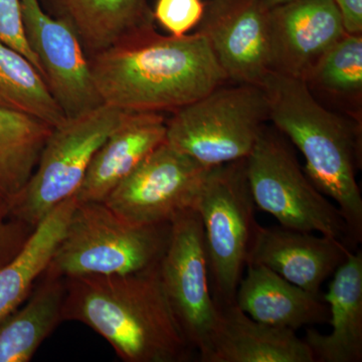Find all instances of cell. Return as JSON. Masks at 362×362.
<instances>
[{"mask_svg":"<svg viewBox=\"0 0 362 362\" xmlns=\"http://www.w3.org/2000/svg\"><path fill=\"white\" fill-rule=\"evenodd\" d=\"M21 6L26 39L66 116L71 118L103 104L93 81L89 58L73 25L47 13L40 0H23Z\"/></svg>","mask_w":362,"mask_h":362,"instance_id":"cell-11","label":"cell"},{"mask_svg":"<svg viewBox=\"0 0 362 362\" xmlns=\"http://www.w3.org/2000/svg\"><path fill=\"white\" fill-rule=\"evenodd\" d=\"M270 121L259 86L226 83L175 112L166 143L207 168L247 158Z\"/></svg>","mask_w":362,"mask_h":362,"instance_id":"cell-6","label":"cell"},{"mask_svg":"<svg viewBox=\"0 0 362 362\" xmlns=\"http://www.w3.org/2000/svg\"><path fill=\"white\" fill-rule=\"evenodd\" d=\"M65 280L42 275L25 306L0 320V362H28L63 321Z\"/></svg>","mask_w":362,"mask_h":362,"instance_id":"cell-21","label":"cell"},{"mask_svg":"<svg viewBox=\"0 0 362 362\" xmlns=\"http://www.w3.org/2000/svg\"><path fill=\"white\" fill-rule=\"evenodd\" d=\"M345 32L333 0H294L270 9V71L304 81Z\"/></svg>","mask_w":362,"mask_h":362,"instance_id":"cell-13","label":"cell"},{"mask_svg":"<svg viewBox=\"0 0 362 362\" xmlns=\"http://www.w3.org/2000/svg\"><path fill=\"white\" fill-rule=\"evenodd\" d=\"M304 83L324 107L362 123V35L345 33Z\"/></svg>","mask_w":362,"mask_h":362,"instance_id":"cell-22","label":"cell"},{"mask_svg":"<svg viewBox=\"0 0 362 362\" xmlns=\"http://www.w3.org/2000/svg\"><path fill=\"white\" fill-rule=\"evenodd\" d=\"M77 202L74 195L54 207L35 226L21 252L0 267V320L30 297L35 282L47 270Z\"/></svg>","mask_w":362,"mask_h":362,"instance_id":"cell-20","label":"cell"},{"mask_svg":"<svg viewBox=\"0 0 362 362\" xmlns=\"http://www.w3.org/2000/svg\"><path fill=\"white\" fill-rule=\"evenodd\" d=\"M0 108L35 117L54 128L68 119L37 68L21 52L2 42Z\"/></svg>","mask_w":362,"mask_h":362,"instance_id":"cell-24","label":"cell"},{"mask_svg":"<svg viewBox=\"0 0 362 362\" xmlns=\"http://www.w3.org/2000/svg\"><path fill=\"white\" fill-rule=\"evenodd\" d=\"M218 309L202 362H315L296 331L259 322L235 303Z\"/></svg>","mask_w":362,"mask_h":362,"instance_id":"cell-15","label":"cell"},{"mask_svg":"<svg viewBox=\"0 0 362 362\" xmlns=\"http://www.w3.org/2000/svg\"><path fill=\"white\" fill-rule=\"evenodd\" d=\"M269 16L259 0H209L197 32L228 82L261 87L270 71Z\"/></svg>","mask_w":362,"mask_h":362,"instance_id":"cell-12","label":"cell"},{"mask_svg":"<svg viewBox=\"0 0 362 362\" xmlns=\"http://www.w3.org/2000/svg\"><path fill=\"white\" fill-rule=\"evenodd\" d=\"M89 61L102 103L132 113H175L228 82L197 30L165 37L152 26Z\"/></svg>","mask_w":362,"mask_h":362,"instance_id":"cell-1","label":"cell"},{"mask_svg":"<svg viewBox=\"0 0 362 362\" xmlns=\"http://www.w3.org/2000/svg\"><path fill=\"white\" fill-rule=\"evenodd\" d=\"M170 223H129L104 202H77L44 275H126L156 266L168 247Z\"/></svg>","mask_w":362,"mask_h":362,"instance_id":"cell-4","label":"cell"},{"mask_svg":"<svg viewBox=\"0 0 362 362\" xmlns=\"http://www.w3.org/2000/svg\"><path fill=\"white\" fill-rule=\"evenodd\" d=\"M54 127L26 114L0 108V197L23 192Z\"/></svg>","mask_w":362,"mask_h":362,"instance_id":"cell-23","label":"cell"},{"mask_svg":"<svg viewBox=\"0 0 362 362\" xmlns=\"http://www.w3.org/2000/svg\"><path fill=\"white\" fill-rule=\"evenodd\" d=\"M351 251L341 240L327 235L258 225L247 265L265 266L281 277L314 295L342 265Z\"/></svg>","mask_w":362,"mask_h":362,"instance_id":"cell-14","label":"cell"},{"mask_svg":"<svg viewBox=\"0 0 362 362\" xmlns=\"http://www.w3.org/2000/svg\"><path fill=\"white\" fill-rule=\"evenodd\" d=\"M159 262L126 275L64 279V320L92 328L124 362H185L188 344L162 285Z\"/></svg>","mask_w":362,"mask_h":362,"instance_id":"cell-2","label":"cell"},{"mask_svg":"<svg viewBox=\"0 0 362 362\" xmlns=\"http://www.w3.org/2000/svg\"><path fill=\"white\" fill-rule=\"evenodd\" d=\"M349 35H362V0H333Z\"/></svg>","mask_w":362,"mask_h":362,"instance_id":"cell-28","label":"cell"},{"mask_svg":"<svg viewBox=\"0 0 362 362\" xmlns=\"http://www.w3.org/2000/svg\"><path fill=\"white\" fill-rule=\"evenodd\" d=\"M33 230V226L14 218L8 202L0 197V267L21 252Z\"/></svg>","mask_w":362,"mask_h":362,"instance_id":"cell-27","label":"cell"},{"mask_svg":"<svg viewBox=\"0 0 362 362\" xmlns=\"http://www.w3.org/2000/svg\"><path fill=\"white\" fill-rule=\"evenodd\" d=\"M246 158L209 169L195 202L204 226L209 290L216 308L235 303L258 221Z\"/></svg>","mask_w":362,"mask_h":362,"instance_id":"cell-5","label":"cell"},{"mask_svg":"<svg viewBox=\"0 0 362 362\" xmlns=\"http://www.w3.org/2000/svg\"><path fill=\"white\" fill-rule=\"evenodd\" d=\"M329 307L331 331L322 334L307 328L304 340L315 362L362 361V252L350 251L333 274L323 295Z\"/></svg>","mask_w":362,"mask_h":362,"instance_id":"cell-18","label":"cell"},{"mask_svg":"<svg viewBox=\"0 0 362 362\" xmlns=\"http://www.w3.org/2000/svg\"><path fill=\"white\" fill-rule=\"evenodd\" d=\"M75 28L88 58L154 25L149 0H45Z\"/></svg>","mask_w":362,"mask_h":362,"instance_id":"cell-19","label":"cell"},{"mask_svg":"<svg viewBox=\"0 0 362 362\" xmlns=\"http://www.w3.org/2000/svg\"><path fill=\"white\" fill-rule=\"evenodd\" d=\"M211 168L165 141L121 181L103 202L135 225L171 223L178 214L194 209Z\"/></svg>","mask_w":362,"mask_h":362,"instance_id":"cell-10","label":"cell"},{"mask_svg":"<svg viewBox=\"0 0 362 362\" xmlns=\"http://www.w3.org/2000/svg\"><path fill=\"white\" fill-rule=\"evenodd\" d=\"M267 8L272 9L274 7L282 6L288 2L294 1V0H259Z\"/></svg>","mask_w":362,"mask_h":362,"instance_id":"cell-29","label":"cell"},{"mask_svg":"<svg viewBox=\"0 0 362 362\" xmlns=\"http://www.w3.org/2000/svg\"><path fill=\"white\" fill-rule=\"evenodd\" d=\"M204 7L202 0H156L152 14L171 35L182 37L199 25Z\"/></svg>","mask_w":362,"mask_h":362,"instance_id":"cell-25","label":"cell"},{"mask_svg":"<svg viewBox=\"0 0 362 362\" xmlns=\"http://www.w3.org/2000/svg\"><path fill=\"white\" fill-rule=\"evenodd\" d=\"M274 127L303 154L304 171L317 189L339 209L349 247L362 242V123L331 111L312 96L303 81L269 71L263 84Z\"/></svg>","mask_w":362,"mask_h":362,"instance_id":"cell-3","label":"cell"},{"mask_svg":"<svg viewBox=\"0 0 362 362\" xmlns=\"http://www.w3.org/2000/svg\"><path fill=\"white\" fill-rule=\"evenodd\" d=\"M21 1L0 0V42L23 54L44 77L39 59L26 39Z\"/></svg>","mask_w":362,"mask_h":362,"instance_id":"cell-26","label":"cell"},{"mask_svg":"<svg viewBox=\"0 0 362 362\" xmlns=\"http://www.w3.org/2000/svg\"><path fill=\"white\" fill-rule=\"evenodd\" d=\"M246 166L257 207L286 228L334 238L349 249L339 209L309 180L291 142L280 131L264 127Z\"/></svg>","mask_w":362,"mask_h":362,"instance_id":"cell-7","label":"cell"},{"mask_svg":"<svg viewBox=\"0 0 362 362\" xmlns=\"http://www.w3.org/2000/svg\"><path fill=\"white\" fill-rule=\"evenodd\" d=\"M166 120L161 113H131L93 157L76 199L103 202L147 156L166 141Z\"/></svg>","mask_w":362,"mask_h":362,"instance_id":"cell-16","label":"cell"},{"mask_svg":"<svg viewBox=\"0 0 362 362\" xmlns=\"http://www.w3.org/2000/svg\"><path fill=\"white\" fill-rule=\"evenodd\" d=\"M235 303L259 322L295 331L329 321V307L322 294L305 291L265 266L256 264L247 265Z\"/></svg>","mask_w":362,"mask_h":362,"instance_id":"cell-17","label":"cell"},{"mask_svg":"<svg viewBox=\"0 0 362 362\" xmlns=\"http://www.w3.org/2000/svg\"><path fill=\"white\" fill-rule=\"evenodd\" d=\"M129 113L102 104L54 127L28 185L8 202L14 218L35 228L77 194L98 149Z\"/></svg>","mask_w":362,"mask_h":362,"instance_id":"cell-8","label":"cell"},{"mask_svg":"<svg viewBox=\"0 0 362 362\" xmlns=\"http://www.w3.org/2000/svg\"><path fill=\"white\" fill-rule=\"evenodd\" d=\"M159 269L169 305L199 358L213 335L218 309L209 290L204 226L197 209H187L171 221Z\"/></svg>","mask_w":362,"mask_h":362,"instance_id":"cell-9","label":"cell"}]
</instances>
